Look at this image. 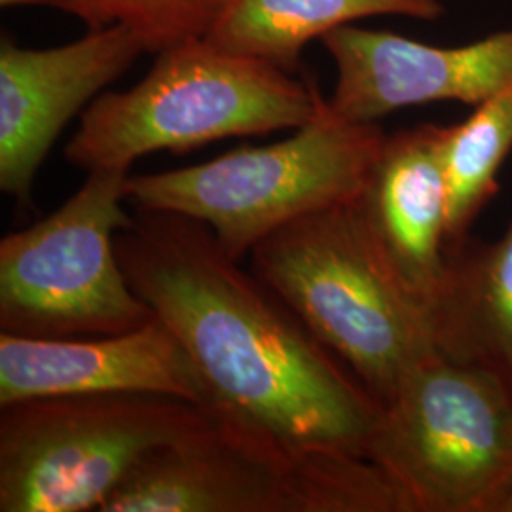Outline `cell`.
I'll return each instance as SVG.
<instances>
[{"mask_svg":"<svg viewBox=\"0 0 512 512\" xmlns=\"http://www.w3.org/2000/svg\"><path fill=\"white\" fill-rule=\"evenodd\" d=\"M435 348L482 366L512 393V220L494 241L448 249V272L429 310Z\"/></svg>","mask_w":512,"mask_h":512,"instance_id":"4fadbf2b","label":"cell"},{"mask_svg":"<svg viewBox=\"0 0 512 512\" xmlns=\"http://www.w3.org/2000/svg\"><path fill=\"white\" fill-rule=\"evenodd\" d=\"M126 171H92L54 213L0 241V329L25 338H92L139 329L156 313L129 285L116 234Z\"/></svg>","mask_w":512,"mask_h":512,"instance_id":"ba28073f","label":"cell"},{"mask_svg":"<svg viewBox=\"0 0 512 512\" xmlns=\"http://www.w3.org/2000/svg\"><path fill=\"white\" fill-rule=\"evenodd\" d=\"M249 255L253 274L380 406L437 351L429 311L391 274L355 200L281 226Z\"/></svg>","mask_w":512,"mask_h":512,"instance_id":"7a4b0ae2","label":"cell"},{"mask_svg":"<svg viewBox=\"0 0 512 512\" xmlns=\"http://www.w3.org/2000/svg\"><path fill=\"white\" fill-rule=\"evenodd\" d=\"M124 25L90 29L69 44L31 50L0 44V190L27 207L57 137L78 112L145 54Z\"/></svg>","mask_w":512,"mask_h":512,"instance_id":"9c48e42d","label":"cell"},{"mask_svg":"<svg viewBox=\"0 0 512 512\" xmlns=\"http://www.w3.org/2000/svg\"><path fill=\"white\" fill-rule=\"evenodd\" d=\"M116 253L183 344L209 412L294 456L368 458L380 403L205 224L137 211Z\"/></svg>","mask_w":512,"mask_h":512,"instance_id":"6da1fadb","label":"cell"},{"mask_svg":"<svg viewBox=\"0 0 512 512\" xmlns=\"http://www.w3.org/2000/svg\"><path fill=\"white\" fill-rule=\"evenodd\" d=\"M4 8H16V6H46V0H0Z\"/></svg>","mask_w":512,"mask_h":512,"instance_id":"e0dca14e","label":"cell"},{"mask_svg":"<svg viewBox=\"0 0 512 512\" xmlns=\"http://www.w3.org/2000/svg\"><path fill=\"white\" fill-rule=\"evenodd\" d=\"M154 393L54 395L0 406V512L101 511L143 459L209 418Z\"/></svg>","mask_w":512,"mask_h":512,"instance_id":"8992f818","label":"cell"},{"mask_svg":"<svg viewBox=\"0 0 512 512\" xmlns=\"http://www.w3.org/2000/svg\"><path fill=\"white\" fill-rule=\"evenodd\" d=\"M512 152V82L494 93L461 124L448 126V249L456 247L499 190V171Z\"/></svg>","mask_w":512,"mask_h":512,"instance_id":"9a60e30c","label":"cell"},{"mask_svg":"<svg viewBox=\"0 0 512 512\" xmlns=\"http://www.w3.org/2000/svg\"><path fill=\"white\" fill-rule=\"evenodd\" d=\"M222 0H46L88 25H124L141 38L147 52L160 54L207 33Z\"/></svg>","mask_w":512,"mask_h":512,"instance_id":"2e32d148","label":"cell"},{"mask_svg":"<svg viewBox=\"0 0 512 512\" xmlns=\"http://www.w3.org/2000/svg\"><path fill=\"white\" fill-rule=\"evenodd\" d=\"M378 124L340 118L323 97L294 135L266 147L152 175H129L126 202L137 211L173 213L205 224L236 260L281 226L355 200L385 143Z\"/></svg>","mask_w":512,"mask_h":512,"instance_id":"277c9868","label":"cell"},{"mask_svg":"<svg viewBox=\"0 0 512 512\" xmlns=\"http://www.w3.org/2000/svg\"><path fill=\"white\" fill-rule=\"evenodd\" d=\"M154 393L205 408L200 376L158 317L92 338H25L0 332V406L54 395Z\"/></svg>","mask_w":512,"mask_h":512,"instance_id":"8fae6325","label":"cell"},{"mask_svg":"<svg viewBox=\"0 0 512 512\" xmlns=\"http://www.w3.org/2000/svg\"><path fill=\"white\" fill-rule=\"evenodd\" d=\"M101 512H410L370 458L294 456L209 418L143 459Z\"/></svg>","mask_w":512,"mask_h":512,"instance_id":"5b68a950","label":"cell"},{"mask_svg":"<svg viewBox=\"0 0 512 512\" xmlns=\"http://www.w3.org/2000/svg\"><path fill=\"white\" fill-rule=\"evenodd\" d=\"M442 14L440 0H222L203 38L296 73L306 44L342 25L376 16L435 21Z\"/></svg>","mask_w":512,"mask_h":512,"instance_id":"5bb4252c","label":"cell"},{"mask_svg":"<svg viewBox=\"0 0 512 512\" xmlns=\"http://www.w3.org/2000/svg\"><path fill=\"white\" fill-rule=\"evenodd\" d=\"M446 137L448 126L439 124L387 135L355 198L376 251L427 311L448 272Z\"/></svg>","mask_w":512,"mask_h":512,"instance_id":"7c38bea8","label":"cell"},{"mask_svg":"<svg viewBox=\"0 0 512 512\" xmlns=\"http://www.w3.org/2000/svg\"><path fill=\"white\" fill-rule=\"evenodd\" d=\"M368 458L410 512H497L512 492L511 389L435 351L382 406Z\"/></svg>","mask_w":512,"mask_h":512,"instance_id":"52a82bcc","label":"cell"},{"mask_svg":"<svg viewBox=\"0 0 512 512\" xmlns=\"http://www.w3.org/2000/svg\"><path fill=\"white\" fill-rule=\"evenodd\" d=\"M147 76L126 92L101 93L65 147L86 173L131 165L158 150L183 154L230 137L298 129L323 93L268 61L194 38L156 54Z\"/></svg>","mask_w":512,"mask_h":512,"instance_id":"3957f363","label":"cell"},{"mask_svg":"<svg viewBox=\"0 0 512 512\" xmlns=\"http://www.w3.org/2000/svg\"><path fill=\"white\" fill-rule=\"evenodd\" d=\"M321 42L336 65L329 107L349 122L378 124L391 112L439 101L476 107L512 82V27L450 48L353 25Z\"/></svg>","mask_w":512,"mask_h":512,"instance_id":"30bf717a","label":"cell"},{"mask_svg":"<svg viewBox=\"0 0 512 512\" xmlns=\"http://www.w3.org/2000/svg\"><path fill=\"white\" fill-rule=\"evenodd\" d=\"M497 512H512V492L505 497V501L501 503V507H499Z\"/></svg>","mask_w":512,"mask_h":512,"instance_id":"ac0fdd59","label":"cell"}]
</instances>
